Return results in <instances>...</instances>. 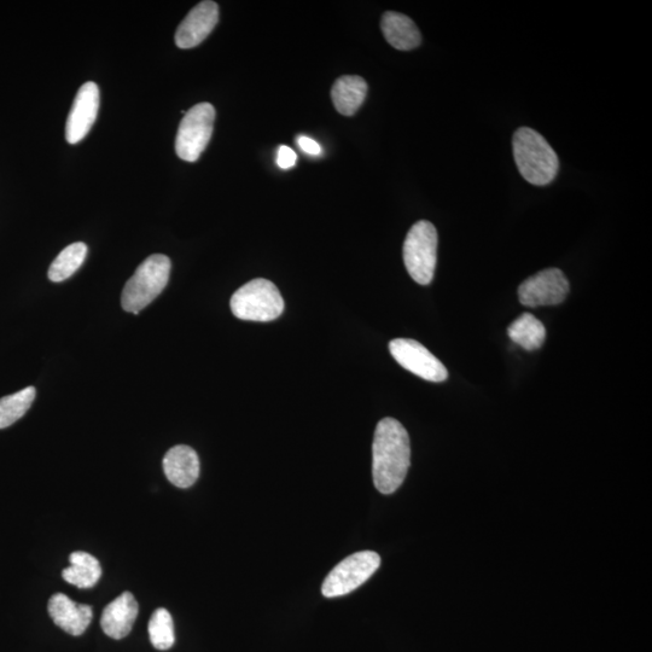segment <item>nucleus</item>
Listing matches in <instances>:
<instances>
[{
	"mask_svg": "<svg viewBox=\"0 0 652 652\" xmlns=\"http://www.w3.org/2000/svg\"><path fill=\"white\" fill-rule=\"evenodd\" d=\"M218 21L219 7L217 3L206 0V2L197 4L177 29L176 44L178 48H196L213 32Z\"/></svg>",
	"mask_w": 652,
	"mask_h": 652,
	"instance_id": "11",
	"label": "nucleus"
},
{
	"mask_svg": "<svg viewBox=\"0 0 652 652\" xmlns=\"http://www.w3.org/2000/svg\"><path fill=\"white\" fill-rule=\"evenodd\" d=\"M570 285L566 275L558 269H547L526 279L518 288V299L523 306H555L567 299Z\"/></svg>",
	"mask_w": 652,
	"mask_h": 652,
	"instance_id": "9",
	"label": "nucleus"
},
{
	"mask_svg": "<svg viewBox=\"0 0 652 652\" xmlns=\"http://www.w3.org/2000/svg\"><path fill=\"white\" fill-rule=\"evenodd\" d=\"M512 145L518 171L528 183L544 186L553 182L560 170V160L540 133L528 127L518 128Z\"/></svg>",
	"mask_w": 652,
	"mask_h": 652,
	"instance_id": "2",
	"label": "nucleus"
},
{
	"mask_svg": "<svg viewBox=\"0 0 652 652\" xmlns=\"http://www.w3.org/2000/svg\"><path fill=\"white\" fill-rule=\"evenodd\" d=\"M508 335L516 345L526 351H537L543 347L546 339V329L538 318L531 313H523L508 328Z\"/></svg>",
	"mask_w": 652,
	"mask_h": 652,
	"instance_id": "18",
	"label": "nucleus"
},
{
	"mask_svg": "<svg viewBox=\"0 0 652 652\" xmlns=\"http://www.w3.org/2000/svg\"><path fill=\"white\" fill-rule=\"evenodd\" d=\"M298 161V156H296L295 151L289 147H279L277 155V165L282 168V170H289V168L294 167Z\"/></svg>",
	"mask_w": 652,
	"mask_h": 652,
	"instance_id": "22",
	"label": "nucleus"
},
{
	"mask_svg": "<svg viewBox=\"0 0 652 652\" xmlns=\"http://www.w3.org/2000/svg\"><path fill=\"white\" fill-rule=\"evenodd\" d=\"M215 108L211 103H200L186 112L180 122L176 153L179 159L196 162L206 150L213 135Z\"/></svg>",
	"mask_w": 652,
	"mask_h": 652,
	"instance_id": "7",
	"label": "nucleus"
},
{
	"mask_svg": "<svg viewBox=\"0 0 652 652\" xmlns=\"http://www.w3.org/2000/svg\"><path fill=\"white\" fill-rule=\"evenodd\" d=\"M368 95V84L358 75H345L335 81L331 98L334 106L342 115L352 116L363 106Z\"/></svg>",
	"mask_w": 652,
	"mask_h": 652,
	"instance_id": "16",
	"label": "nucleus"
},
{
	"mask_svg": "<svg viewBox=\"0 0 652 652\" xmlns=\"http://www.w3.org/2000/svg\"><path fill=\"white\" fill-rule=\"evenodd\" d=\"M163 470L172 485L189 488L200 477V459L195 450L185 445L171 448L163 458Z\"/></svg>",
	"mask_w": 652,
	"mask_h": 652,
	"instance_id": "14",
	"label": "nucleus"
},
{
	"mask_svg": "<svg viewBox=\"0 0 652 652\" xmlns=\"http://www.w3.org/2000/svg\"><path fill=\"white\" fill-rule=\"evenodd\" d=\"M36 395V388L31 386L0 399V429L13 426L14 423L25 416L27 411L31 409Z\"/></svg>",
	"mask_w": 652,
	"mask_h": 652,
	"instance_id": "20",
	"label": "nucleus"
},
{
	"mask_svg": "<svg viewBox=\"0 0 652 652\" xmlns=\"http://www.w3.org/2000/svg\"><path fill=\"white\" fill-rule=\"evenodd\" d=\"M389 351L393 358L413 375L435 383L447 380L448 371L445 365L421 343L415 340L397 339L390 341Z\"/></svg>",
	"mask_w": 652,
	"mask_h": 652,
	"instance_id": "8",
	"label": "nucleus"
},
{
	"mask_svg": "<svg viewBox=\"0 0 652 652\" xmlns=\"http://www.w3.org/2000/svg\"><path fill=\"white\" fill-rule=\"evenodd\" d=\"M381 28L384 38L394 49L409 51L421 45V32L409 16L388 11L382 17Z\"/></svg>",
	"mask_w": 652,
	"mask_h": 652,
	"instance_id": "15",
	"label": "nucleus"
},
{
	"mask_svg": "<svg viewBox=\"0 0 652 652\" xmlns=\"http://www.w3.org/2000/svg\"><path fill=\"white\" fill-rule=\"evenodd\" d=\"M71 566L63 570V579L79 589H92L100 581L102 567L90 553L78 551L69 556Z\"/></svg>",
	"mask_w": 652,
	"mask_h": 652,
	"instance_id": "17",
	"label": "nucleus"
},
{
	"mask_svg": "<svg viewBox=\"0 0 652 652\" xmlns=\"http://www.w3.org/2000/svg\"><path fill=\"white\" fill-rule=\"evenodd\" d=\"M100 101V89L96 83L87 81L80 87L66 124V139L69 144L83 141L90 132L100 110Z\"/></svg>",
	"mask_w": 652,
	"mask_h": 652,
	"instance_id": "10",
	"label": "nucleus"
},
{
	"mask_svg": "<svg viewBox=\"0 0 652 652\" xmlns=\"http://www.w3.org/2000/svg\"><path fill=\"white\" fill-rule=\"evenodd\" d=\"M298 143L300 145V148L305 151V153L317 156L320 154V151H322V148H320V145L316 142L313 141V139L301 136L298 139Z\"/></svg>",
	"mask_w": 652,
	"mask_h": 652,
	"instance_id": "23",
	"label": "nucleus"
},
{
	"mask_svg": "<svg viewBox=\"0 0 652 652\" xmlns=\"http://www.w3.org/2000/svg\"><path fill=\"white\" fill-rule=\"evenodd\" d=\"M138 603L131 592L122 593L121 596L107 605L101 617V626L104 633L113 639H122L131 633L138 616Z\"/></svg>",
	"mask_w": 652,
	"mask_h": 652,
	"instance_id": "13",
	"label": "nucleus"
},
{
	"mask_svg": "<svg viewBox=\"0 0 652 652\" xmlns=\"http://www.w3.org/2000/svg\"><path fill=\"white\" fill-rule=\"evenodd\" d=\"M411 464L410 436L403 424L384 418L377 424L372 444V476L382 494L397 492Z\"/></svg>",
	"mask_w": 652,
	"mask_h": 652,
	"instance_id": "1",
	"label": "nucleus"
},
{
	"mask_svg": "<svg viewBox=\"0 0 652 652\" xmlns=\"http://www.w3.org/2000/svg\"><path fill=\"white\" fill-rule=\"evenodd\" d=\"M438 260V231L427 220L411 227L404 243V263L407 272L421 285L432 283Z\"/></svg>",
	"mask_w": 652,
	"mask_h": 652,
	"instance_id": "5",
	"label": "nucleus"
},
{
	"mask_svg": "<svg viewBox=\"0 0 652 652\" xmlns=\"http://www.w3.org/2000/svg\"><path fill=\"white\" fill-rule=\"evenodd\" d=\"M171 267V260L166 255L154 254L145 259L122 290V308L138 314L149 306L170 281Z\"/></svg>",
	"mask_w": 652,
	"mask_h": 652,
	"instance_id": "3",
	"label": "nucleus"
},
{
	"mask_svg": "<svg viewBox=\"0 0 652 652\" xmlns=\"http://www.w3.org/2000/svg\"><path fill=\"white\" fill-rule=\"evenodd\" d=\"M86 256L87 246L83 242L73 243L64 248L50 266L48 273L50 281L60 283L72 277L84 264Z\"/></svg>",
	"mask_w": 652,
	"mask_h": 652,
	"instance_id": "19",
	"label": "nucleus"
},
{
	"mask_svg": "<svg viewBox=\"0 0 652 652\" xmlns=\"http://www.w3.org/2000/svg\"><path fill=\"white\" fill-rule=\"evenodd\" d=\"M49 614L58 627L74 637L81 636L93 619L89 605L75 603L63 593L50 598Z\"/></svg>",
	"mask_w": 652,
	"mask_h": 652,
	"instance_id": "12",
	"label": "nucleus"
},
{
	"mask_svg": "<svg viewBox=\"0 0 652 652\" xmlns=\"http://www.w3.org/2000/svg\"><path fill=\"white\" fill-rule=\"evenodd\" d=\"M381 566V557L374 551H360L345 558L331 570L323 582L326 598L346 596L365 584Z\"/></svg>",
	"mask_w": 652,
	"mask_h": 652,
	"instance_id": "6",
	"label": "nucleus"
},
{
	"mask_svg": "<svg viewBox=\"0 0 652 652\" xmlns=\"http://www.w3.org/2000/svg\"><path fill=\"white\" fill-rule=\"evenodd\" d=\"M230 306L238 319L265 323L282 316L284 300L275 284L269 279L258 278L238 289Z\"/></svg>",
	"mask_w": 652,
	"mask_h": 652,
	"instance_id": "4",
	"label": "nucleus"
},
{
	"mask_svg": "<svg viewBox=\"0 0 652 652\" xmlns=\"http://www.w3.org/2000/svg\"><path fill=\"white\" fill-rule=\"evenodd\" d=\"M148 632L151 644L157 650L171 649L176 642L174 624L170 611L160 608L150 617Z\"/></svg>",
	"mask_w": 652,
	"mask_h": 652,
	"instance_id": "21",
	"label": "nucleus"
}]
</instances>
